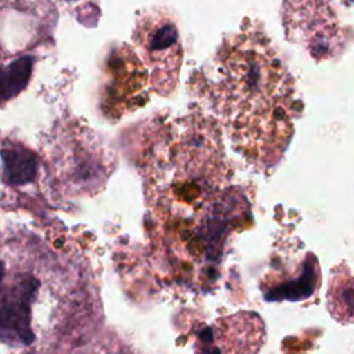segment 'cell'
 Here are the masks:
<instances>
[{
	"label": "cell",
	"instance_id": "obj_8",
	"mask_svg": "<svg viewBox=\"0 0 354 354\" xmlns=\"http://www.w3.org/2000/svg\"><path fill=\"white\" fill-rule=\"evenodd\" d=\"M343 299L346 303L344 322H350L354 319V278L350 277L347 271L339 272L337 270H335L333 278L330 277L328 293V303L332 314L340 306Z\"/></svg>",
	"mask_w": 354,
	"mask_h": 354
},
{
	"label": "cell",
	"instance_id": "obj_1",
	"mask_svg": "<svg viewBox=\"0 0 354 354\" xmlns=\"http://www.w3.org/2000/svg\"><path fill=\"white\" fill-rule=\"evenodd\" d=\"M216 105L235 149L259 169L282 158L297 115L295 84L266 36L227 39L217 55Z\"/></svg>",
	"mask_w": 354,
	"mask_h": 354
},
{
	"label": "cell",
	"instance_id": "obj_7",
	"mask_svg": "<svg viewBox=\"0 0 354 354\" xmlns=\"http://www.w3.org/2000/svg\"><path fill=\"white\" fill-rule=\"evenodd\" d=\"M33 68V58L19 57L0 66V104L18 95L28 84Z\"/></svg>",
	"mask_w": 354,
	"mask_h": 354
},
{
	"label": "cell",
	"instance_id": "obj_5",
	"mask_svg": "<svg viewBox=\"0 0 354 354\" xmlns=\"http://www.w3.org/2000/svg\"><path fill=\"white\" fill-rule=\"evenodd\" d=\"M39 283L33 278H25L15 283L0 299V340L15 346H28L33 342L30 329V304Z\"/></svg>",
	"mask_w": 354,
	"mask_h": 354
},
{
	"label": "cell",
	"instance_id": "obj_3",
	"mask_svg": "<svg viewBox=\"0 0 354 354\" xmlns=\"http://www.w3.org/2000/svg\"><path fill=\"white\" fill-rule=\"evenodd\" d=\"M106 75L102 95L106 116L118 119L145 105L149 95V72L129 46H120L111 54Z\"/></svg>",
	"mask_w": 354,
	"mask_h": 354
},
{
	"label": "cell",
	"instance_id": "obj_4",
	"mask_svg": "<svg viewBox=\"0 0 354 354\" xmlns=\"http://www.w3.org/2000/svg\"><path fill=\"white\" fill-rule=\"evenodd\" d=\"M266 326L259 314L239 311L218 318L196 337V354H257L264 343Z\"/></svg>",
	"mask_w": 354,
	"mask_h": 354
},
{
	"label": "cell",
	"instance_id": "obj_2",
	"mask_svg": "<svg viewBox=\"0 0 354 354\" xmlns=\"http://www.w3.org/2000/svg\"><path fill=\"white\" fill-rule=\"evenodd\" d=\"M133 39L149 72L153 91L162 95L171 94L177 86L183 59L178 30L171 17L163 11L141 15Z\"/></svg>",
	"mask_w": 354,
	"mask_h": 354
},
{
	"label": "cell",
	"instance_id": "obj_6",
	"mask_svg": "<svg viewBox=\"0 0 354 354\" xmlns=\"http://www.w3.org/2000/svg\"><path fill=\"white\" fill-rule=\"evenodd\" d=\"M4 177L11 184L30 183L37 173L36 155L19 145H7L0 151Z\"/></svg>",
	"mask_w": 354,
	"mask_h": 354
},
{
	"label": "cell",
	"instance_id": "obj_9",
	"mask_svg": "<svg viewBox=\"0 0 354 354\" xmlns=\"http://www.w3.org/2000/svg\"><path fill=\"white\" fill-rule=\"evenodd\" d=\"M3 278H4V267H3V263L0 261V289H1V282H3Z\"/></svg>",
	"mask_w": 354,
	"mask_h": 354
}]
</instances>
